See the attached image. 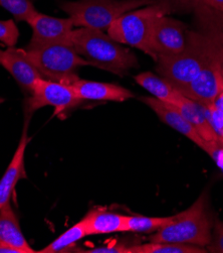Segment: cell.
<instances>
[{"label":"cell","instance_id":"1","mask_svg":"<svg viewBox=\"0 0 223 253\" xmlns=\"http://www.w3.org/2000/svg\"><path fill=\"white\" fill-rule=\"evenodd\" d=\"M70 44L91 66L115 75L124 76L139 67L132 50L124 47L101 30L81 28L72 31Z\"/></svg>","mask_w":223,"mask_h":253},{"label":"cell","instance_id":"2","mask_svg":"<svg viewBox=\"0 0 223 253\" xmlns=\"http://www.w3.org/2000/svg\"><path fill=\"white\" fill-rule=\"evenodd\" d=\"M211 219L206 208V195L199 196L185 211L150 237V242L178 243L206 247L211 239Z\"/></svg>","mask_w":223,"mask_h":253},{"label":"cell","instance_id":"3","mask_svg":"<svg viewBox=\"0 0 223 253\" xmlns=\"http://www.w3.org/2000/svg\"><path fill=\"white\" fill-rule=\"evenodd\" d=\"M21 52L41 78L71 86L80 79L77 70L91 66L71 45L47 44L34 48H21Z\"/></svg>","mask_w":223,"mask_h":253},{"label":"cell","instance_id":"4","mask_svg":"<svg viewBox=\"0 0 223 253\" xmlns=\"http://www.w3.org/2000/svg\"><path fill=\"white\" fill-rule=\"evenodd\" d=\"M209 38L204 33H188L187 45L182 53L157 58V72L178 91L193 82L205 62Z\"/></svg>","mask_w":223,"mask_h":253},{"label":"cell","instance_id":"5","mask_svg":"<svg viewBox=\"0 0 223 253\" xmlns=\"http://www.w3.org/2000/svg\"><path fill=\"white\" fill-rule=\"evenodd\" d=\"M171 5L166 0L132 10L116 19L107 30L108 35L120 43L137 47L151 56L150 37L155 21L170 12Z\"/></svg>","mask_w":223,"mask_h":253},{"label":"cell","instance_id":"6","mask_svg":"<svg viewBox=\"0 0 223 253\" xmlns=\"http://www.w3.org/2000/svg\"><path fill=\"white\" fill-rule=\"evenodd\" d=\"M157 0H84L64 2L60 6L74 27L108 30L123 14L155 3Z\"/></svg>","mask_w":223,"mask_h":253},{"label":"cell","instance_id":"7","mask_svg":"<svg viewBox=\"0 0 223 253\" xmlns=\"http://www.w3.org/2000/svg\"><path fill=\"white\" fill-rule=\"evenodd\" d=\"M71 86L37 78L31 92V96L24 102V112L27 119L38 109L45 106H53L55 115H61L67 110L83 103Z\"/></svg>","mask_w":223,"mask_h":253},{"label":"cell","instance_id":"8","mask_svg":"<svg viewBox=\"0 0 223 253\" xmlns=\"http://www.w3.org/2000/svg\"><path fill=\"white\" fill-rule=\"evenodd\" d=\"M186 25L167 15L158 18L150 37L151 56L155 61L160 56H173L182 53L187 45Z\"/></svg>","mask_w":223,"mask_h":253},{"label":"cell","instance_id":"9","mask_svg":"<svg viewBox=\"0 0 223 253\" xmlns=\"http://www.w3.org/2000/svg\"><path fill=\"white\" fill-rule=\"evenodd\" d=\"M27 22L32 29V37L27 48L54 43L71 45L70 36L74 25L69 17L57 18L37 11Z\"/></svg>","mask_w":223,"mask_h":253},{"label":"cell","instance_id":"10","mask_svg":"<svg viewBox=\"0 0 223 253\" xmlns=\"http://www.w3.org/2000/svg\"><path fill=\"white\" fill-rule=\"evenodd\" d=\"M30 119L26 120L19 144L15 150L14 156L6 169L5 173L0 180V209L10 203V199L14 192V188L18 181L27 178L26 168H24V155L29 142L28 127Z\"/></svg>","mask_w":223,"mask_h":253},{"label":"cell","instance_id":"11","mask_svg":"<svg viewBox=\"0 0 223 253\" xmlns=\"http://www.w3.org/2000/svg\"><path fill=\"white\" fill-rule=\"evenodd\" d=\"M142 101L150 107L165 124L186 136L201 149L203 148L205 140L201 138L190 122L174 106L162 102L154 97H144Z\"/></svg>","mask_w":223,"mask_h":253},{"label":"cell","instance_id":"12","mask_svg":"<svg viewBox=\"0 0 223 253\" xmlns=\"http://www.w3.org/2000/svg\"><path fill=\"white\" fill-rule=\"evenodd\" d=\"M0 65L11 74L26 93L31 94L34 81L41 78L38 72L23 56L21 48L9 46L6 50L0 49Z\"/></svg>","mask_w":223,"mask_h":253},{"label":"cell","instance_id":"13","mask_svg":"<svg viewBox=\"0 0 223 253\" xmlns=\"http://www.w3.org/2000/svg\"><path fill=\"white\" fill-rule=\"evenodd\" d=\"M76 94L83 100H101L123 102L134 98V94L124 87L95 81L82 80L81 78L71 85Z\"/></svg>","mask_w":223,"mask_h":253},{"label":"cell","instance_id":"14","mask_svg":"<svg viewBox=\"0 0 223 253\" xmlns=\"http://www.w3.org/2000/svg\"><path fill=\"white\" fill-rule=\"evenodd\" d=\"M83 219L86 223L88 236L128 231L127 216L108 210H92Z\"/></svg>","mask_w":223,"mask_h":253},{"label":"cell","instance_id":"15","mask_svg":"<svg viewBox=\"0 0 223 253\" xmlns=\"http://www.w3.org/2000/svg\"><path fill=\"white\" fill-rule=\"evenodd\" d=\"M0 244H5L22 253H35L21 232L18 219L10 205L7 204L0 209Z\"/></svg>","mask_w":223,"mask_h":253},{"label":"cell","instance_id":"16","mask_svg":"<svg viewBox=\"0 0 223 253\" xmlns=\"http://www.w3.org/2000/svg\"><path fill=\"white\" fill-rule=\"evenodd\" d=\"M135 81L152 96L162 102L177 105L185 97L180 91H178L171 83L162 77H158L151 72L141 73L134 77Z\"/></svg>","mask_w":223,"mask_h":253},{"label":"cell","instance_id":"17","mask_svg":"<svg viewBox=\"0 0 223 253\" xmlns=\"http://www.w3.org/2000/svg\"><path fill=\"white\" fill-rule=\"evenodd\" d=\"M173 106L190 122L202 139L205 141L219 140L207 120L202 104L184 97L180 103Z\"/></svg>","mask_w":223,"mask_h":253},{"label":"cell","instance_id":"18","mask_svg":"<svg viewBox=\"0 0 223 253\" xmlns=\"http://www.w3.org/2000/svg\"><path fill=\"white\" fill-rule=\"evenodd\" d=\"M88 236L85 220L82 219L79 223L73 225L71 228L66 230L51 244L44 247L43 249L37 251L39 253H60L67 252L78 241Z\"/></svg>","mask_w":223,"mask_h":253},{"label":"cell","instance_id":"19","mask_svg":"<svg viewBox=\"0 0 223 253\" xmlns=\"http://www.w3.org/2000/svg\"><path fill=\"white\" fill-rule=\"evenodd\" d=\"M130 253H206V248L166 242H150L129 246Z\"/></svg>","mask_w":223,"mask_h":253},{"label":"cell","instance_id":"20","mask_svg":"<svg viewBox=\"0 0 223 253\" xmlns=\"http://www.w3.org/2000/svg\"><path fill=\"white\" fill-rule=\"evenodd\" d=\"M174 216L170 217H146V216H127V228L131 232L151 233L160 230L169 224Z\"/></svg>","mask_w":223,"mask_h":253},{"label":"cell","instance_id":"21","mask_svg":"<svg viewBox=\"0 0 223 253\" xmlns=\"http://www.w3.org/2000/svg\"><path fill=\"white\" fill-rule=\"evenodd\" d=\"M0 6L9 11L19 21H28L37 12L31 0H0Z\"/></svg>","mask_w":223,"mask_h":253},{"label":"cell","instance_id":"22","mask_svg":"<svg viewBox=\"0 0 223 253\" xmlns=\"http://www.w3.org/2000/svg\"><path fill=\"white\" fill-rule=\"evenodd\" d=\"M207 120L212 127L213 131L217 135L219 141L223 143V113L214 104H202Z\"/></svg>","mask_w":223,"mask_h":253},{"label":"cell","instance_id":"23","mask_svg":"<svg viewBox=\"0 0 223 253\" xmlns=\"http://www.w3.org/2000/svg\"><path fill=\"white\" fill-rule=\"evenodd\" d=\"M18 37V29L12 19L0 20V42L8 46H14Z\"/></svg>","mask_w":223,"mask_h":253},{"label":"cell","instance_id":"24","mask_svg":"<svg viewBox=\"0 0 223 253\" xmlns=\"http://www.w3.org/2000/svg\"><path fill=\"white\" fill-rule=\"evenodd\" d=\"M208 252L223 253V222L220 220L215 221L211 239L205 247Z\"/></svg>","mask_w":223,"mask_h":253},{"label":"cell","instance_id":"25","mask_svg":"<svg viewBox=\"0 0 223 253\" xmlns=\"http://www.w3.org/2000/svg\"><path fill=\"white\" fill-rule=\"evenodd\" d=\"M206 154L214 161L217 167L223 172V143L217 141H205L202 148Z\"/></svg>","mask_w":223,"mask_h":253},{"label":"cell","instance_id":"26","mask_svg":"<svg viewBox=\"0 0 223 253\" xmlns=\"http://www.w3.org/2000/svg\"><path fill=\"white\" fill-rule=\"evenodd\" d=\"M78 252H84V253H130L129 246H126L121 243H114V244H108L106 246L102 247H95L93 249H87V250H80Z\"/></svg>","mask_w":223,"mask_h":253},{"label":"cell","instance_id":"27","mask_svg":"<svg viewBox=\"0 0 223 253\" xmlns=\"http://www.w3.org/2000/svg\"><path fill=\"white\" fill-rule=\"evenodd\" d=\"M166 1H168L170 5L171 3H174L179 7L188 9H197L198 7L206 5L205 0H166Z\"/></svg>","mask_w":223,"mask_h":253},{"label":"cell","instance_id":"28","mask_svg":"<svg viewBox=\"0 0 223 253\" xmlns=\"http://www.w3.org/2000/svg\"><path fill=\"white\" fill-rule=\"evenodd\" d=\"M205 2L210 8L218 12H223V0H205Z\"/></svg>","mask_w":223,"mask_h":253},{"label":"cell","instance_id":"29","mask_svg":"<svg viewBox=\"0 0 223 253\" xmlns=\"http://www.w3.org/2000/svg\"><path fill=\"white\" fill-rule=\"evenodd\" d=\"M4 102V98H2V97H0V105H1L2 103Z\"/></svg>","mask_w":223,"mask_h":253},{"label":"cell","instance_id":"30","mask_svg":"<svg viewBox=\"0 0 223 253\" xmlns=\"http://www.w3.org/2000/svg\"><path fill=\"white\" fill-rule=\"evenodd\" d=\"M221 72H222V77H223V59H222V67H221Z\"/></svg>","mask_w":223,"mask_h":253}]
</instances>
